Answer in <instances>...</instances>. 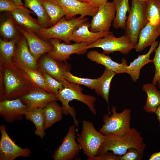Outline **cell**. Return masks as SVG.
I'll return each instance as SVG.
<instances>
[{
	"mask_svg": "<svg viewBox=\"0 0 160 160\" xmlns=\"http://www.w3.org/2000/svg\"><path fill=\"white\" fill-rule=\"evenodd\" d=\"M159 36L160 23L154 25L147 22L140 32L137 44L135 48V51L140 52L151 46Z\"/></svg>",
	"mask_w": 160,
	"mask_h": 160,
	"instance_id": "21",
	"label": "cell"
},
{
	"mask_svg": "<svg viewBox=\"0 0 160 160\" xmlns=\"http://www.w3.org/2000/svg\"><path fill=\"white\" fill-rule=\"evenodd\" d=\"M157 116V119L159 122V127L160 129V104L157 108L154 113Z\"/></svg>",
	"mask_w": 160,
	"mask_h": 160,
	"instance_id": "43",
	"label": "cell"
},
{
	"mask_svg": "<svg viewBox=\"0 0 160 160\" xmlns=\"http://www.w3.org/2000/svg\"><path fill=\"white\" fill-rule=\"evenodd\" d=\"M104 138V135L97 131L92 122L84 120L82 121V130L78 134L77 141L87 157V160H90L97 154Z\"/></svg>",
	"mask_w": 160,
	"mask_h": 160,
	"instance_id": "6",
	"label": "cell"
},
{
	"mask_svg": "<svg viewBox=\"0 0 160 160\" xmlns=\"http://www.w3.org/2000/svg\"><path fill=\"white\" fill-rule=\"evenodd\" d=\"M45 10L52 25L65 15L62 7L56 0H42Z\"/></svg>",
	"mask_w": 160,
	"mask_h": 160,
	"instance_id": "32",
	"label": "cell"
},
{
	"mask_svg": "<svg viewBox=\"0 0 160 160\" xmlns=\"http://www.w3.org/2000/svg\"><path fill=\"white\" fill-rule=\"evenodd\" d=\"M116 8V14L112 25L116 29H125L127 19V14L130 7L129 0H113Z\"/></svg>",
	"mask_w": 160,
	"mask_h": 160,
	"instance_id": "28",
	"label": "cell"
},
{
	"mask_svg": "<svg viewBox=\"0 0 160 160\" xmlns=\"http://www.w3.org/2000/svg\"><path fill=\"white\" fill-rule=\"evenodd\" d=\"M88 3L98 7L108 2V0H87Z\"/></svg>",
	"mask_w": 160,
	"mask_h": 160,
	"instance_id": "41",
	"label": "cell"
},
{
	"mask_svg": "<svg viewBox=\"0 0 160 160\" xmlns=\"http://www.w3.org/2000/svg\"><path fill=\"white\" fill-rule=\"evenodd\" d=\"M71 68L70 64L66 62L63 63L55 60L47 54L42 57L37 63L38 70L48 73L65 86L70 83L65 79V73L70 71Z\"/></svg>",
	"mask_w": 160,
	"mask_h": 160,
	"instance_id": "12",
	"label": "cell"
},
{
	"mask_svg": "<svg viewBox=\"0 0 160 160\" xmlns=\"http://www.w3.org/2000/svg\"><path fill=\"white\" fill-rule=\"evenodd\" d=\"M65 78L71 83L79 85H83L90 89H94L97 81V78L91 79L75 76L72 74L70 71H67L65 73Z\"/></svg>",
	"mask_w": 160,
	"mask_h": 160,
	"instance_id": "34",
	"label": "cell"
},
{
	"mask_svg": "<svg viewBox=\"0 0 160 160\" xmlns=\"http://www.w3.org/2000/svg\"><path fill=\"white\" fill-rule=\"evenodd\" d=\"M159 44L158 41H155L147 53L138 55L127 67L126 73L130 75L133 81L136 82L139 79L140 70L143 66L149 63H153V60L150 59V55Z\"/></svg>",
	"mask_w": 160,
	"mask_h": 160,
	"instance_id": "23",
	"label": "cell"
},
{
	"mask_svg": "<svg viewBox=\"0 0 160 160\" xmlns=\"http://www.w3.org/2000/svg\"><path fill=\"white\" fill-rule=\"evenodd\" d=\"M19 38L16 37L9 41L0 39V65L12 63V58L16 49V44Z\"/></svg>",
	"mask_w": 160,
	"mask_h": 160,
	"instance_id": "30",
	"label": "cell"
},
{
	"mask_svg": "<svg viewBox=\"0 0 160 160\" xmlns=\"http://www.w3.org/2000/svg\"><path fill=\"white\" fill-rule=\"evenodd\" d=\"M16 46L12 63L22 70L37 69V61L31 52L24 36L19 39Z\"/></svg>",
	"mask_w": 160,
	"mask_h": 160,
	"instance_id": "16",
	"label": "cell"
},
{
	"mask_svg": "<svg viewBox=\"0 0 160 160\" xmlns=\"http://www.w3.org/2000/svg\"><path fill=\"white\" fill-rule=\"evenodd\" d=\"M73 125L68 128V132L64 138L61 144L54 152L52 156L54 160H71L79 153L81 148L75 140L77 129Z\"/></svg>",
	"mask_w": 160,
	"mask_h": 160,
	"instance_id": "11",
	"label": "cell"
},
{
	"mask_svg": "<svg viewBox=\"0 0 160 160\" xmlns=\"http://www.w3.org/2000/svg\"><path fill=\"white\" fill-rule=\"evenodd\" d=\"M19 98L26 105L27 111L38 108H44L50 102L58 100L55 94L48 92L39 88L33 89Z\"/></svg>",
	"mask_w": 160,
	"mask_h": 160,
	"instance_id": "17",
	"label": "cell"
},
{
	"mask_svg": "<svg viewBox=\"0 0 160 160\" xmlns=\"http://www.w3.org/2000/svg\"><path fill=\"white\" fill-rule=\"evenodd\" d=\"M116 12L115 5L113 1L108 2L100 6L91 20L90 31L93 32L109 31Z\"/></svg>",
	"mask_w": 160,
	"mask_h": 160,
	"instance_id": "13",
	"label": "cell"
},
{
	"mask_svg": "<svg viewBox=\"0 0 160 160\" xmlns=\"http://www.w3.org/2000/svg\"><path fill=\"white\" fill-rule=\"evenodd\" d=\"M18 8H21L31 13H34L33 12L28 10L25 7H20L11 0H0V12L8 11L11 12Z\"/></svg>",
	"mask_w": 160,
	"mask_h": 160,
	"instance_id": "39",
	"label": "cell"
},
{
	"mask_svg": "<svg viewBox=\"0 0 160 160\" xmlns=\"http://www.w3.org/2000/svg\"><path fill=\"white\" fill-rule=\"evenodd\" d=\"M90 23L87 21L77 27L73 31L71 41L75 43L85 42L89 44H92L111 31H100L93 32L90 31Z\"/></svg>",
	"mask_w": 160,
	"mask_h": 160,
	"instance_id": "19",
	"label": "cell"
},
{
	"mask_svg": "<svg viewBox=\"0 0 160 160\" xmlns=\"http://www.w3.org/2000/svg\"><path fill=\"white\" fill-rule=\"evenodd\" d=\"M27 111L26 105L20 98L0 101V114L7 122L21 120Z\"/></svg>",
	"mask_w": 160,
	"mask_h": 160,
	"instance_id": "15",
	"label": "cell"
},
{
	"mask_svg": "<svg viewBox=\"0 0 160 160\" xmlns=\"http://www.w3.org/2000/svg\"><path fill=\"white\" fill-rule=\"evenodd\" d=\"M144 151L135 148H129L125 153L119 156L120 160H142L144 156Z\"/></svg>",
	"mask_w": 160,
	"mask_h": 160,
	"instance_id": "37",
	"label": "cell"
},
{
	"mask_svg": "<svg viewBox=\"0 0 160 160\" xmlns=\"http://www.w3.org/2000/svg\"><path fill=\"white\" fill-rule=\"evenodd\" d=\"M62 7L65 14V18L70 20L77 15L85 17H93L97 12L99 7L78 0H56Z\"/></svg>",
	"mask_w": 160,
	"mask_h": 160,
	"instance_id": "14",
	"label": "cell"
},
{
	"mask_svg": "<svg viewBox=\"0 0 160 160\" xmlns=\"http://www.w3.org/2000/svg\"><path fill=\"white\" fill-rule=\"evenodd\" d=\"M87 55L91 61L103 65L105 68L116 74L126 73L127 67L128 65L127 60L125 58L122 59L121 63H118L113 60L109 56L96 50L89 52Z\"/></svg>",
	"mask_w": 160,
	"mask_h": 160,
	"instance_id": "20",
	"label": "cell"
},
{
	"mask_svg": "<svg viewBox=\"0 0 160 160\" xmlns=\"http://www.w3.org/2000/svg\"><path fill=\"white\" fill-rule=\"evenodd\" d=\"M112 114H105L103 117L104 124L99 131L104 135L109 134H118L125 131L130 128L131 111L124 109L118 113L116 107L113 106Z\"/></svg>",
	"mask_w": 160,
	"mask_h": 160,
	"instance_id": "7",
	"label": "cell"
},
{
	"mask_svg": "<svg viewBox=\"0 0 160 160\" xmlns=\"http://www.w3.org/2000/svg\"><path fill=\"white\" fill-rule=\"evenodd\" d=\"M17 4L19 6L23 7H24L23 4L22 3V0H11Z\"/></svg>",
	"mask_w": 160,
	"mask_h": 160,
	"instance_id": "44",
	"label": "cell"
},
{
	"mask_svg": "<svg viewBox=\"0 0 160 160\" xmlns=\"http://www.w3.org/2000/svg\"><path fill=\"white\" fill-rule=\"evenodd\" d=\"M145 14L147 22L152 25L160 23V0H149L145 2Z\"/></svg>",
	"mask_w": 160,
	"mask_h": 160,
	"instance_id": "31",
	"label": "cell"
},
{
	"mask_svg": "<svg viewBox=\"0 0 160 160\" xmlns=\"http://www.w3.org/2000/svg\"><path fill=\"white\" fill-rule=\"evenodd\" d=\"M88 19L81 16L74 17L70 20L63 17L51 27L42 28L36 33L46 41L56 39L62 40L66 44H70V39L74 29Z\"/></svg>",
	"mask_w": 160,
	"mask_h": 160,
	"instance_id": "4",
	"label": "cell"
},
{
	"mask_svg": "<svg viewBox=\"0 0 160 160\" xmlns=\"http://www.w3.org/2000/svg\"><path fill=\"white\" fill-rule=\"evenodd\" d=\"M31 13L21 8L17 9L10 12L13 20L22 28L36 33L42 27L38 20L30 15Z\"/></svg>",
	"mask_w": 160,
	"mask_h": 160,
	"instance_id": "22",
	"label": "cell"
},
{
	"mask_svg": "<svg viewBox=\"0 0 160 160\" xmlns=\"http://www.w3.org/2000/svg\"><path fill=\"white\" fill-rule=\"evenodd\" d=\"M104 135V140L97 155L111 151L121 156L125 153L129 148L133 147L144 150L146 146L141 133L134 127L130 128L121 133L109 134Z\"/></svg>",
	"mask_w": 160,
	"mask_h": 160,
	"instance_id": "2",
	"label": "cell"
},
{
	"mask_svg": "<svg viewBox=\"0 0 160 160\" xmlns=\"http://www.w3.org/2000/svg\"><path fill=\"white\" fill-rule=\"evenodd\" d=\"M0 160H14L21 156L29 157L31 151L28 148H22L17 145L8 134L4 125L0 126Z\"/></svg>",
	"mask_w": 160,
	"mask_h": 160,
	"instance_id": "10",
	"label": "cell"
},
{
	"mask_svg": "<svg viewBox=\"0 0 160 160\" xmlns=\"http://www.w3.org/2000/svg\"><path fill=\"white\" fill-rule=\"evenodd\" d=\"M23 70L36 88H41L50 93L41 71L38 69H25Z\"/></svg>",
	"mask_w": 160,
	"mask_h": 160,
	"instance_id": "33",
	"label": "cell"
},
{
	"mask_svg": "<svg viewBox=\"0 0 160 160\" xmlns=\"http://www.w3.org/2000/svg\"><path fill=\"white\" fill-rule=\"evenodd\" d=\"M83 2H85L87 3H88L87 0H78Z\"/></svg>",
	"mask_w": 160,
	"mask_h": 160,
	"instance_id": "46",
	"label": "cell"
},
{
	"mask_svg": "<svg viewBox=\"0 0 160 160\" xmlns=\"http://www.w3.org/2000/svg\"><path fill=\"white\" fill-rule=\"evenodd\" d=\"M149 160H160V151L153 153L150 155Z\"/></svg>",
	"mask_w": 160,
	"mask_h": 160,
	"instance_id": "42",
	"label": "cell"
},
{
	"mask_svg": "<svg viewBox=\"0 0 160 160\" xmlns=\"http://www.w3.org/2000/svg\"><path fill=\"white\" fill-rule=\"evenodd\" d=\"M145 2L132 0L126 22L125 35L135 47L142 29L147 23L145 14Z\"/></svg>",
	"mask_w": 160,
	"mask_h": 160,
	"instance_id": "5",
	"label": "cell"
},
{
	"mask_svg": "<svg viewBox=\"0 0 160 160\" xmlns=\"http://www.w3.org/2000/svg\"><path fill=\"white\" fill-rule=\"evenodd\" d=\"M116 74L105 68L102 75L97 78L94 90L97 95L104 99L108 105L109 114L111 115L108 107L110 84L112 79Z\"/></svg>",
	"mask_w": 160,
	"mask_h": 160,
	"instance_id": "24",
	"label": "cell"
},
{
	"mask_svg": "<svg viewBox=\"0 0 160 160\" xmlns=\"http://www.w3.org/2000/svg\"><path fill=\"white\" fill-rule=\"evenodd\" d=\"M41 72L44 78L45 83L49 90V92L56 94L63 87L62 84L48 73L44 72Z\"/></svg>",
	"mask_w": 160,
	"mask_h": 160,
	"instance_id": "38",
	"label": "cell"
},
{
	"mask_svg": "<svg viewBox=\"0 0 160 160\" xmlns=\"http://www.w3.org/2000/svg\"><path fill=\"white\" fill-rule=\"evenodd\" d=\"M142 89L147 95L143 109L147 113H154L160 104V91L152 83L143 84Z\"/></svg>",
	"mask_w": 160,
	"mask_h": 160,
	"instance_id": "25",
	"label": "cell"
},
{
	"mask_svg": "<svg viewBox=\"0 0 160 160\" xmlns=\"http://www.w3.org/2000/svg\"><path fill=\"white\" fill-rule=\"evenodd\" d=\"M90 160H120L119 156L111 151H108L100 155H97Z\"/></svg>",
	"mask_w": 160,
	"mask_h": 160,
	"instance_id": "40",
	"label": "cell"
},
{
	"mask_svg": "<svg viewBox=\"0 0 160 160\" xmlns=\"http://www.w3.org/2000/svg\"><path fill=\"white\" fill-rule=\"evenodd\" d=\"M26 119L31 121L35 125V134L41 138L46 135L44 124L45 116L43 108H38L27 111L25 115Z\"/></svg>",
	"mask_w": 160,
	"mask_h": 160,
	"instance_id": "26",
	"label": "cell"
},
{
	"mask_svg": "<svg viewBox=\"0 0 160 160\" xmlns=\"http://www.w3.org/2000/svg\"><path fill=\"white\" fill-rule=\"evenodd\" d=\"M140 1L145 2L149 0H138Z\"/></svg>",
	"mask_w": 160,
	"mask_h": 160,
	"instance_id": "45",
	"label": "cell"
},
{
	"mask_svg": "<svg viewBox=\"0 0 160 160\" xmlns=\"http://www.w3.org/2000/svg\"><path fill=\"white\" fill-rule=\"evenodd\" d=\"M154 51L155 54L153 63L155 66V71L152 83L155 86L157 85L160 88V41L158 47Z\"/></svg>",
	"mask_w": 160,
	"mask_h": 160,
	"instance_id": "36",
	"label": "cell"
},
{
	"mask_svg": "<svg viewBox=\"0 0 160 160\" xmlns=\"http://www.w3.org/2000/svg\"><path fill=\"white\" fill-rule=\"evenodd\" d=\"M56 101L54 100L50 102L43 108L45 116V130L61 121L62 119L63 114L62 107Z\"/></svg>",
	"mask_w": 160,
	"mask_h": 160,
	"instance_id": "29",
	"label": "cell"
},
{
	"mask_svg": "<svg viewBox=\"0 0 160 160\" xmlns=\"http://www.w3.org/2000/svg\"><path fill=\"white\" fill-rule=\"evenodd\" d=\"M95 47L101 48L103 50V53L107 55L116 51L127 55L135 49V47L125 34L117 37L112 32L89 44L86 48L88 49Z\"/></svg>",
	"mask_w": 160,
	"mask_h": 160,
	"instance_id": "8",
	"label": "cell"
},
{
	"mask_svg": "<svg viewBox=\"0 0 160 160\" xmlns=\"http://www.w3.org/2000/svg\"><path fill=\"white\" fill-rule=\"evenodd\" d=\"M49 42L52 46L53 49L47 54L55 60L64 62L69 59L73 54H84L88 49L86 47L89 45L85 42L67 44L61 43L60 40L56 39H50Z\"/></svg>",
	"mask_w": 160,
	"mask_h": 160,
	"instance_id": "9",
	"label": "cell"
},
{
	"mask_svg": "<svg viewBox=\"0 0 160 160\" xmlns=\"http://www.w3.org/2000/svg\"><path fill=\"white\" fill-rule=\"evenodd\" d=\"M19 30L26 39L31 52L37 61L42 55L52 50L53 47L49 42L39 37L35 33L21 28Z\"/></svg>",
	"mask_w": 160,
	"mask_h": 160,
	"instance_id": "18",
	"label": "cell"
},
{
	"mask_svg": "<svg viewBox=\"0 0 160 160\" xmlns=\"http://www.w3.org/2000/svg\"><path fill=\"white\" fill-rule=\"evenodd\" d=\"M25 7L29 8L35 14L38 20L43 28L52 25L51 20L47 14L42 0H24Z\"/></svg>",
	"mask_w": 160,
	"mask_h": 160,
	"instance_id": "27",
	"label": "cell"
},
{
	"mask_svg": "<svg viewBox=\"0 0 160 160\" xmlns=\"http://www.w3.org/2000/svg\"><path fill=\"white\" fill-rule=\"evenodd\" d=\"M1 67L4 89L0 101L19 98L36 88L25 71L13 63Z\"/></svg>",
	"mask_w": 160,
	"mask_h": 160,
	"instance_id": "1",
	"label": "cell"
},
{
	"mask_svg": "<svg viewBox=\"0 0 160 160\" xmlns=\"http://www.w3.org/2000/svg\"><path fill=\"white\" fill-rule=\"evenodd\" d=\"M0 31L1 35L5 39L11 40L16 37V30L11 19H7L1 23Z\"/></svg>",
	"mask_w": 160,
	"mask_h": 160,
	"instance_id": "35",
	"label": "cell"
},
{
	"mask_svg": "<svg viewBox=\"0 0 160 160\" xmlns=\"http://www.w3.org/2000/svg\"><path fill=\"white\" fill-rule=\"evenodd\" d=\"M82 88L79 85L70 82L67 86H63L55 94L58 100L62 104L63 114L70 115L73 118L76 126L78 127L79 122L76 119V114L74 108L71 107L69 102L73 100H77L85 104L93 113L95 115L97 111L94 103L96 99L94 96L85 95L82 92Z\"/></svg>",
	"mask_w": 160,
	"mask_h": 160,
	"instance_id": "3",
	"label": "cell"
}]
</instances>
